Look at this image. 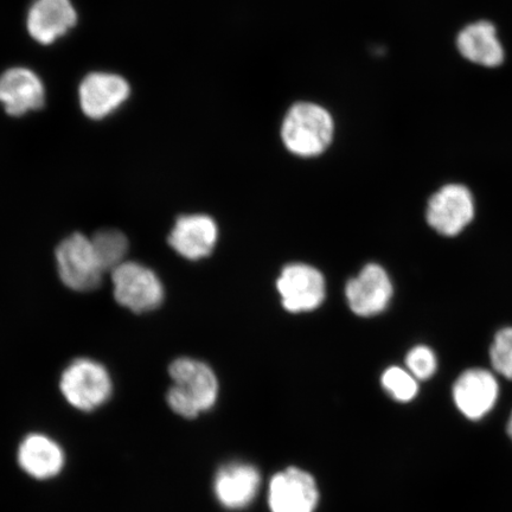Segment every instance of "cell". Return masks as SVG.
<instances>
[{
	"label": "cell",
	"mask_w": 512,
	"mask_h": 512,
	"mask_svg": "<svg viewBox=\"0 0 512 512\" xmlns=\"http://www.w3.org/2000/svg\"><path fill=\"white\" fill-rule=\"evenodd\" d=\"M169 374L172 386L166 401L176 414L194 419L215 406L219 381L207 363L190 357L177 358L170 364Z\"/></svg>",
	"instance_id": "cell-1"
},
{
	"label": "cell",
	"mask_w": 512,
	"mask_h": 512,
	"mask_svg": "<svg viewBox=\"0 0 512 512\" xmlns=\"http://www.w3.org/2000/svg\"><path fill=\"white\" fill-rule=\"evenodd\" d=\"M281 136L287 149L294 155L315 157L330 145L334 136V121L320 106L298 104L287 113Z\"/></svg>",
	"instance_id": "cell-2"
},
{
	"label": "cell",
	"mask_w": 512,
	"mask_h": 512,
	"mask_svg": "<svg viewBox=\"0 0 512 512\" xmlns=\"http://www.w3.org/2000/svg\"><path fill=\"white\" fill-rule=\"evenodd\" d=\"M60 389L70 406L92 412L111 399L113 381L104 364L91 358H76L63 370Z\"/></svg>",
	"instance_id": "cell-3"
},
{
	"label": "cell",
	"mask_w": 512,
	"mask_h": 512,
	"mask_svg": "<svg viewBox=\"0 0 512 512\" xmlns=\"http://www.w3.org/2000/svg\"><path fill=\"white\" fill-rule=\"evenodd\" d=\"M114 298L134 313L155 311L164 302L162 280L155 271L139 262L125 261L112 271Z\"/></svg>",
	"instance_id": "cell-4"
},
{
	"label": "cell",
	"mask_w": 512,
	"mask_h": 512,
	"mask_svg": "<svg viewBox=\"0 0 512 512\" xmlns=\"http://www.w3.org/2000/svg\"><path fill=\"white\" fill-rule=\"evenodd\" d=\"M56 265L62 283L76 292L94 290L105 273L92 239L80 233L61 241L56 248Z\"/></svg>",
	"instance_id": "cell-5"
},
{
	"label": "cell",
	"mask_w": 512,
	"mask_h": 512,
	"mask_svg": "<svg viewBox=\"0 0 512 512\" xmlns=\"http://www.w3.org/2000/svg\"><path fill=\"white\" fill-rule=\"evenodd\" d=\"M476 215L472 192L463 184H447L428 202L426 219L431 228L446 238L462 234Z\"/></svg>",
	"instance_id": "cell-6"
},
{
	"label": "cell",
	"mask_w": 512,
	"mask_h": 512,
	"mask_svg": "<svg viewBox=\"0 0 512 512\" xmlns=\"http://www.w3.org/2000/svg\"><path fill=\"white\" fill-rule=\"evenodd\" d=\"M281 303L287 311L316 310L325 298V280L315 267L292 264L284 268L277 281Z\"/></svg>",
	"instance_id": "cell-7"
},
{
	"label": "cell",
	"mask_w": 512,
	"mask_h": 512,
	"mask_svg": "<svg viewBox=\"0 0 512 512\" xmlns=\"http://www.w3.org/2000/svg\"><path fill=\"white\" fill-rule=\"evenodd\" d=\"M345 297L357 316L371 317L387 309L393 297L389 275L379 265L370 264L345 287Z\"/></svg>",
	"instance_id": "cell-8"
},
{
	"label": "cell",
	"mask_w": 512,
	"mask_h": 512,
	"mask_svg": "<svg viewBox=\"0 0 512 512\" xmlns=\"http://www.w3.org/2000/svg\"><path fill=\"white\" fill-rule=\"evenodd\" d=\"M499 386L491 371L480 368L465 370L454 383L453 400L459 412L470 420L483 419L495 407Z\"/></svg>",
	"instance_id": "cell-9"
},
{
	"label": "cell",
	"mask_w": 512,
	"mask_h": 512,
	"mask_svg": "<svg viewBox=\"0 0 512 512\" xmlns=\"http://www.w3.org/2000/svg\"><path fill=\"white\" fill-rule=\"evenodd\" d=\"M315 479L297 467L277 473L270 485L272 512H313L318 504Z\"/></svg>",
	"instance_id": "cell-10"
},
{
	"label": "cell",
	"mask_w": 512,
	"mask_h": 512,
	"mask_svg": "<svg viewBox=\"0 0 512 512\" xmlns=\"http://www.w3.org/2000/svg\"><path fill=\"white\" fill-rule=\"evenodd\" d=\"M219 228L208 215L191 214L178 217L169 235V245L183 258L197 261L214 251Z\"/></svg>",
	"instance_id": "cell-11"
},
{
	"label": "cell",
	"mask_w": 512,
	"mask_h": 512,
	"mask_svg": "<svg viewBox=\"0 0 512 512\" xmlns=\"http://www.w3.org/2000/svg\"><path fill=\"white\" fill-rule=\"evenodd\" d=\"M128 95L130 86L120 76L94 73L81 83L80 104L87 117L99 120L123 105Z\"/></svg>",
	"instance_id": "cell-12"
},
{
	"label": "cell",
	"mask_w": 512,
	"mask_h": 512,
	"mask_svg": "<svg viewBox=\"0 0 512 512\" xmlns=\"http://www.w3.org/2000/svg\"><path fill=\"white\" fill-rule=\"evenodd\" d=\"M0 102L6 113L21 117L44 105V88L38 76L25 68L8 70L0 78Z\"/></svg>",
	"instance_id": "cell-13"
},
{
	"label": "cell",
	"mask_w": 512,
	"mask_h": 512,
	"mask_svg": "<svg viewBox=\"0 0 512 512\" xmlns=\"http://www.w3.org/2000/svg\"><path fill=\"white\" fill-rule=\"evenodd\" d=\"M17 458L27 475L40 480L56 477L66 463L62 447L41 433H32L24 438L19 445Z\"/></svg>",
	"instance_id": "cell-14"
},
{
	"label": "cell",
	"mask_w": 512,
	"mask_h": 512,
	"mask_svg": "<svg viewBox=\"0 0 512 512\" xmlns=\"http://www.w3.org/2000/svg\"><path fill=\"white\" fill-rule=\"evenodd\" d=\"M260 473L252 465L234 463L223 466L215 477L217 499L227 509L247 507L258 494Z\"/></svg>",
	"instance_id": "cell-15"
},
{
	"label": "cell",
	"mask_w": 512,
	"mask_h": 512,
	"mask_svg": "<svg viewBox=\"0 0 512 512\" xmlns=\"http://www.w3.org/2000/svg\"><path fill=\"white\" fill-rule=\"evenodd\" d=\"M75 23L76 12L69 0H37L28 17L30 35L42 44L55 42Z\"/></svg>",
	"instance_id": "cell-16"
},
{
	"label": "cell",
	"mask_w": 512,
	"mask_h": 512,
	"mask_svg": "<svg viewBox=\"0 0 512 512\" xmlns=\"http://www.w3.org/2000/svg\"><path fill=\"white\" fill-rule=\"evenodd\" d=\"M457 46L466 60L479 66L494 68L504 61V49L499 42L494 24L477 22L460 32Z\"/></svg>",
	"instance_id": "cell-17"
},
{
	"label": "cell",
	"mask_w": 512,
	"mask_h": 512,
	"mask_svg": "<svg viewBox=\"0 0 512 512\" xmlns=\"http://www.w3.org/2000/svg\"><path fill=\"white\" fill-rule=\"evenodd\" d=\"M93 246L104 271H114L124 264L128 252L126 236L115 229H104L92 238Z\"/></svg>",
	"instance_id": "cell-18"
},
{
	"label": "cell",
	"mask_w": 512,
	"mask_h": 512,
	"mask_svg": "<svg viewBox=\"0 0 512 512\" xmlns=\"http://www.w3.org/2000/svg\"><path fill=\"white\" fill-rule=\"evenodd\" d=\"M382 386L396 401L409 402L419 393L418 382L409 371L392 367L384 371Z\"/></svg>",
	"instance_id": "cell-19"
},
{
	"label": "cell",
	"mask_w": 512,
	"mask_h": 512,
	"mask_svg": "<svg viewBox=\"0 0 512 512\" xmlns=\"http://www.w3.org/2000/svg\"><path fill=\"white\" fill-rule=\"evenodd\" d=\"M490 361L498 374L512 380V328L497 332L490 348Z\"/></svg>",
	"instance_id": "cell-20"
},
{
	"label": "cell",
	"mask_w": 512,
	"mask_h": 512,
	"mask_svg": "<svg viewBox=\"0 0 512 512\" xmlns=\"http://www.w3.org/2000/svg\"><path fill=\"white\" fill-rule=\"evenodd\" d=\"M406 364L409 373L416 380H428L438 369V360L434 351L426 345H418L408 352Z\"/></svg>",
	"instance_id": "cell-21"
},
{
	"label": "cell",
	"mask_w": 512,
	"mask_h": 512,
	"mask_svg": "<svg viewBox=\"0 0 512 512\" xmlns=\"http://www.w3.org/2000/svg\"><path fill=\"white\" fill-rule=\"evenodd\" d=\"M507 432H508L510 439L512 440V413H511L510 419L508 421Z\"/></svg>",
	"instance_id": "cell-22"
}]
</instances>
